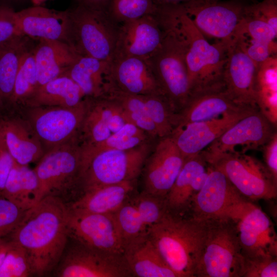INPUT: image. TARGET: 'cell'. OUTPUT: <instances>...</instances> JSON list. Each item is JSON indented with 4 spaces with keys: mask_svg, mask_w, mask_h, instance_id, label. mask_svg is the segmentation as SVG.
I'll list each match as a JSON object with an SVG mask.
<instances>
[{
    "mask_svg": "<svg viewBox=\"0 0 277 277\" xmlns=\"http://www.w3.org/2000/svg\"><path fill=\"white\" fill-rule=\"evenodd\" d=\"M69 208L57 197L46 196L25 211L10 234L25 250L33 275L50 274L58 265L69 238Z\"/></svg>",
    "mask_w": 277,
    "mask_h": 277,
    "instance_id": "obj_1",
    "label": "cell"
},
{
    "mask_svg": "<svg viewBox=\"0 0 277 277\" xmlns=\"http://www.w3.org/2000/svg\"><path fill=\"white\" fill-rule=\"evenodd\" d=\"M206 220L168 210L147 234L177 277H194L206 233Z\"/></svg>",
    "mask_w": 277,
    "mask_h": 277,
    "instance_id": "obj_2",
    "label": "cell"
},
{
    "mask_svg": "<svg viewBox=\"0 0 277 277\" xmlns=\"http://www.w3.org/2000/svg\"><path fill=\"white\" fill-rule=\"evenodd\" d=\"M156 14L164 28V37L160 46L147 60L164 95L177 113L190 93L187 45L170 6L159 7Z\"/></svg>",
    "mask_w": 277,
    "mask_h": 277,
    "instance_id": "obj_3",
    "label": "cell"
},
{
    "mask_svg": "<svg viewBox=\"0 0 277 277\" xmlns=\"http://www.w3.org/2000/svg\"><path fill=\"white\" fill-rule=\"evenodd\" d=\"M171 7L175 23L187 45L186 61L189 95L224 85L223 73L231 41L210 44L195 26L182 5Z\"/></svg>",
    "mask_w": 277,
    "mask_h": 277,
    "instance_id": "obj_4",
    "label": "cell"
},
{
    "mask_svg": "<svg viewBox=\"0 0 277 277\" xmlns=\"http://www.w3.org/2000/svg\"><path fill=\"white\" fill-rule=\"evenodd\" d=\"M244 263L236 220L230 217L206 220L203 247L194 277H242Z\"/></svg>",
    "mask_w": 277,
    "mask_h": 277,
    "instance_id": "obj_5",
    "label": "cell"
},
{
    "mask_svg": "<svg viewBox=\"0 0 277 277\" xmlns=\"http://www.w3.org/2000/svg\"><path fill=\"white\" fill-rule=\"evenodd\" d=\"M82 148L78 137L44 153L34 170L38 180V202L46 196L73 202L80 191Z\"/></svg>",
    "mask_w": 277,
    "mask_h": 277,
    "instance_id": "obj_6",
    "label": "cell"
},
{
    "mask_svg": "<svg viewBox=\"0 0 277 277\" xmlns=\"http://www.w3.org/2000/svg\"><path fill=\"white\" fill-rule=\"evenodd\" d=\"M67 11L70 21L69 46L81 56L109 63L114 55L120 24L106 11L77 4Z\"/></svg>",
    "mask_w": 277,
    "mask_h": 277,
    "instance_id": "obj_7",
    "label": "cell"
},
{
    "mask_svg": "<svg viewBox=\"0 0 277 277\" xmlns=\"http://www.w3.org/2000/svg\"><path fill=\"white\" fill-rule=\"evenodd\" d=\"M156 142L127 150H105L93 156L81 168V193L94 187L137 180Z\"/></svg>",
    "mask_w": 277,
    "mask_h": 277,
    "instance_id": "obj_8",
    "label": "cell"
},
{
    "mask_svg": "<svg viewBox=\"0 0 277 277\" xmlns=\"http://www.w3.org/2000/svg\"><path fill=\"white\" fill-rule=\"evenodd\" d=\"M204 157L209 165L222 171L248 200L276 197L277 181L265 164L256 158L239 151Z\"/></svg>",
    "mask_w": 277,
    "mask_h": 277,
    "instance_id": "obj_9",
    "label": "cell"
},
{
    "mask_svg": "<svg viewBox=\"0 0 277 277\" xmlns=\"http://www.w3.org/2000/svg\"><path fill=\"white\" fill-rule=\"evenodd\" d=\"M250 203L222 171L209 165L205 183L193 197L188 212L203 220L218 217L237 220Z\"/></svg>",
    "mask_w": 277,
    "mask_h": 277,
    "instance_id": "obj_10",
    "label": "cell"
},
{
    "mask_svg": "<svg viewBox=\"0 0 277 277\" xmlns=\"http://www.w3.org/2000/svg\"><path fill=\"white\" fill-rule=\"evenodd\" d=\"M60 277H125L132 274L123 255L96 250L76 243L64 253L54 270Z\"/></svg>",
    "mask_w": 277,
    "mask_h": 277,
    "instance_id": "obj_11",
    "label": "cell"
},
{
    "mask_svg": "<svg viewBox=\"0 0 277 277\" xmlns=\"http://www.w3.org/2000/svg\"><path fill=\"white\" fill-rule=\"evenodd\" d=\"M69 238L90 248L123 254L125 242L114 213H78L69 209Z\"/></svg>",
    "mask_w": 277,
    "mask_h": 277,
    "instance_id": "obj_12",
    "label": "cell"
},
{
    "mask_svg": "<svg viewBox=\"0 0 277 277\" xmlns=\"http://www.w3.org/2000/svg\"><path fill=\"white\" fill-rule=\"evenodd\" d=\"M245 1L229 0L182 5L193 23L205 36L230 41L242 21Z\"/></svg>",
    "mask_w": 277,
    "mask_h": 277,
    "instance_id": "obj_13",
    "label": "cell"
},
{
    "mask_svg": "<svg viewBox=\"0 0 277 277\" xmlns=\"http://www.w3.org/2000/svg\"><path fill=\"white\" fill-rule=\"evenodd\" d=\"M86 98L74 107H40L30 108L31 126L41 143L50 149L78 137L86 110Z\"/></svg>",
    "mask_w": 277,
    "mask_h": 277,
    "instance_id": "obj_14",
    "label": "cell"
},
{
    "mask_svg": "<svg viewBox=\"0 0 277 277\" xmlns=\"http://www.w3.org/2000/svg\"><path fill=\"white\" fill-rule=\"evenodd\" d=\"M184 161V156L170 136L158 139L142 171L144 192L165 198Z\"/></svg>",
    "mask_w": 277,
    "mask_h": 277,
    "instance_id": "obj_15",
    "label": "cell"
},
{
    "mask_svg": "<svg viewBox=\"0 0 277 277\" xmlns=\"http://www.w3.org/2000/svg\"><path fill=\"white\" fill-rule=\"evenodd\" d=\"M276 126L256 109L240 119L202 151L205 157L226 152L258 149L271 138Z\"/></svg>",
    "mask_w": 277,
    "mask_h": 277,
    "instance_id": "obj_16",
    "label": "cell"
},
{
    "mask_svg": "<svg viewBox=\"0 0 277 277\" xmlns=\"http://www.w3.org/2000/svg\"><path fill=\"white\" fill-rule=\"evenodd\" d=\"M105 78L106 92L112 89L134 95H164L146 58H113Z\"/></svg>",
    "mask_w": 277,
    "mask_h": 277,
    "instance_id": "obj_17",
    "label": "cell"
},
{
    "mask_svg": "<svg viewBox=\"0 0 277 277\" xmlns=\"http://www.w3.org/2000/svg\"><path fill=\"white\" fill-rule=\"evenodd\" d=\"M86 110L78 132L81 146L100 143L128 123L121 106L113 99L104 95L86 97Z\"/></svg>",
    "mask_w": 277,
    "mask_h": 277,
    "instance_id": "obj_18",
    "label": "cell"
},
{
    "mask_svg": "<svg viewBox=\"0 0 277 277\" xmlns=\"http://www.w3.org/2000/svg\"><path fill=\"white\" fill-rule=\"evenodd\" d=\"M164 30L155 14L120 24L114 57L147 58L160 46Z\"/></svg>",
    "mask_w": 277,
    "mask_h": 277,
    "instance_id": "obj_19",
    "label": "cell"
},
{
    "mask_svg": "<svg viewBox=\"0 0 277 277\" xmlns=\"http://www.w3.org/2000/svg\"><path fill=\"white\" fill-rule=\"evenodd\" d=\"M236 222L245 259L266 255L277 256V237L274 225L260 208L251 202Z\"/></svg>",
    "mask_w": 277,
    "mask_h": 277,
    "instance_id": "obj_20",
    "label": "cell"
},
{
    "mask_svg": "<svg viewBox=\"0 0 277 277\" xmlns=\"http://www.w3.org/2000/svg\"><path fill=\"white\" fill-rule=\"evenodd\" d=\"M255 108L235 102L226 91L224 85L212 87L190 94L184 106L176 114L175 129L227 113Z\"/></svg>",
    "mask_w": 277,
    "mask_h": 277,
    "instance_id": "obj_21",
    "label": "cell"
},
{
    "mask_svg": "<svg viewBox=\"0 0 277 277\" xmlns=\"http://www.w3.org/2000/svg\"><path fill=\"white\" fill-rule=\"evenodd\" d=\"M256 109H259L229 112L211 120L190 123L176 128L170 136L185 159L201 153L232 125Z\"/></svg>",
    "mask_w": 277,
    "mask_h": 277,
    "instance_id": "obj_22",
    "label": "cell"
},
{
    "mask_svg": "<svg viewBox=\"0 0 277 277\" xmlns=\"http://www.w3.org/2000/svg\"><path fill=\"white\" fill-rule=\"evenodd\" d=\"M258 67L237 41L232 39L227 51L223 81L228 93L241 105L257 107L255 84Z\"/></svg>",
    "mask_w": 277,
    "mask_h": 277,
    "instance_id": "obj_23",
    "label": "cell"
},
{
    "mask_svg": "<svg viewBox=\"0 0 277 277\" xmlns=\"http://www.w3.org/2000/svg\"><path fill=\"white\" fill-rule=\"evenodd\" d=\"M16 16L22 35L35 42L55 40L69 45L70 21L67 10L58 11L33 6L16 11Z\"/></svg>",
    "mask_w": 277,
    "mask_h": 277,
    "instance_id": "obj_24",
    "label": "cell"
},
{
    "mask_svg": "<svg viewBox=\"0 0 277 277\" xmlns=\"http://www.w3.org/2000/svg\"><path fill=\"white\" fill-rule=\"evenodd\" d=\"M208 173L209 164L202 152L185 159L165 197L168 210L179 214L187 213L193 197L203 186Z\"/></svg>",
    "mask_w": 277,
    "mask_h": 277,
    "instance_id": "obj_25",
    "label": "cell"
},
{
    "mask_svg": "<svg viewBox=\"0 0 277 277\" xmlns=\"http://www.w3.org/2000/svg\"><path fill=\"white\" fill-rule=\"evenodd\" d=\"M123 258L132 274L138 277H177L147 233L128 242Z\"/></svg>",
    "mask_w": 277,
    "mask_h": 277,
    "instance_id": "obj_26",
    "label": "cell"
},
{
    "mask_svg": "<svg viewBox=\"0 0 277 277\" xmlns=\"http://www.w3.org/2000/svg\"><path fill=\"white\" fill-rule=\"evenodd\" d=\"M277 32L246 10L244 17L233 37L246 53L258 65L276 55Z\"/></svg>",
    "mask_w": 277,
    "mask_h": 277,
    "instance_id": "obj_27",
    "label": "cell"
},
{
    "mask_svg": "<svg viewBox=\"0 0 277 277\" xmlns=\"http://www.w3.org/2000/svg\"><path fill=\"white\" fill-rule=\"evenodd\" d=\"M136 180L90 188L83 191L67 204L70 211L78 213H112L126 201L134 190Z\"/></svg>",
    "mask_w": 277,
    "mask_h": 277,
    "instance_id": "obj_28",
    "label": "cell"
},
{
    "mask_svg": "<svg viewBox=\"0 0 277 277\" xmlns=\"http://www.w3.org/2000/svg\"><path fill=\"white\" fill-rule=\"evenodd\" d=\"M33 54L37 70L38 87L64 74L81 56L68 44L49 39L36 42Z\"/></svg>",
    "mask_w": 277,
    "mask_h": 277,
    "instance_id": "obj_29",
    "label": "cell"
},
{
    "mask_svg": "<svg viewBox=\"0 0 277 277\" xmlns=\"http://www.w3.org/2000/svg\"><path fill=\"white\" fill-rule=\"evenodd\" d=\"M85 98L80 87L65 73L39 86L24 105L74 107L83 104Z\"/></svg>",
    "mask_w": 277,
    "mask_h": 277,
    "instance_id": "obj_30",
    "label": "cell"
},
{
    "mask_svg": "<svg viewBox=\"0 0 277 277\" xmlns=\"http://www.w3.org/2000/svg\"><path fill=\"white\" fill-rule=\"evenodd\" d=\"M0 126L8 150L17 164L28 165L38 161L44 154L42 143L22 122L15 120L1 121Z\"/></svg>",
    "mask_w": 277,
    "mask_h": 277,
    "instance_id": "obj_31",
    "label": "cell"
},
{
    "mask_svg": "<svg viewBox=\"0 0 277 277\" xmlns=\"http://www.w3.org/2000/svg\"><path fill=\"white\" fill-rule=\"evenodd\" d=\"M108 64L92 57L80 56L65 74L80 87L86 97L97 98L106 93Z\"/></svg>",
    "mask_w": 277,
    "mask_h": 277,
    "instance_id": "obj_32",
    "label": "cell"
},
{
    "mask_svg": "<svg viewBox=\"0 0 277 277\" xmlns=\"http://www.w3.org/2000/svg\"><path fill=\"white\" fill-rule=\"evenodd\" d=\"M38 189L34 169L15 161L1 195L26 211L38 202Z\"/></svg>",
    "mask_w": 277,
    "mask_h": 277,
    "instance_id": "obj_33",
    "label": "cell"
},
{
    "mask_svg": "<svg viewBox=\"0 0 277 277\" xmlns=\"http://www.w3.org/2000/svg\"><path fill=\"white\" fill-rule=\"evenodd\" d=\"M255 100L259 110L276 126V55L271 56L258 65L255 84Z\"/></svg>",
    "mask_w": 277,
    "mask_h": 277,
    "instance_id": "obj_34",
    "label": "cell"
},
{
    "mask_svg": "<svg viewBox=\"0 0 277 277\" xmlns=\"http://www.w3.org/2000/svg\"><path fill=\"white\" fill-rule=\"evenodd\" d=\"M35 42L21 35L0 47V103L9 102L22 58Z\"/></svg>",
    "mask_w": 277,
    "mask_h": 277,
    "instance_id": "obj_35",
    "label": "cell"
},
{
    "mask_svg": "<svg viewBox=\"0 0 277 277\" xmlns=\"http://www.w3.org/2000/svg\"><path fill=\"white\" fill-rule=\"evenodd\" d=\"M156 140L134 124L127 123L104 141L95 144L81 146V168L93 156L101 151L129 149Z\"/></svg>",
    "mask_w": 277,
    "mask_h": 277,
    "instance_id": "obj_36",
    "label": "cell"
},
{
    "mask_svg": "<svg viewBox=\"0 0 277 277\" xmlns=\"http://www.w3.org/2000/svg\"><path fill=\"white\" fill-rule=\"evenodd\" d=\"M105 95L120 104L128 122L145 131L153 139H159L155 125L148 113L142 95L131 94L108 89Z\"/></svg>",
    "mask_w": 277,
    "mask_h": 277,
    "instance_id": "obj_37",
    "label": "cell"
},
{
    "mask_svg": "<svg viewBox=\"0 0 277 277\" xmlns=\"http://www.w3.org/2000/svg\"><path fill=\"white\" fill-rule=\"evenodd\" d=\"M35 43L23 55L9 103L24 105L38 87V75L33 54Z\"/></svg>",
    "mask_w": 277,
    "mask_h": 277,
    "instance_id": "obj_38",
    "label": "cell"
},
{
    "mask_svg": "<svg viewBox=\"0 0 277 277\" xmlns=\"http://www.w3.org/2000/svg\"><path fill=\"white\" fill-rule=\"evenodd\" d=\"M159 138L170 136L176 128V112L163 94L142 95Z\"/></svg>",
    "mask_w": 277,
    "mask_h": 277,
    "instance_id": "obj_39",
    "label": "cell"
},
{
    "mask_svg": "<svg viewBox=\"0 0 277 277\" xmlns=\"http://www.w3.org/2000/svg\"><path fill=\"white\" fill-rule=\"evenodd\" d=\"M157 6L152 0H110L107 12L116 23L153 14Z\"/></svg>",
    "mask_w": 277,
    "mask_h": 277,
    "instance_id": "obj_40",
    "label": "cell"
},
{
    "mask_svg": "<svg viewBox=\"0 0 277 277\" xmlns=\"http://www.w3.org/2000/svg\"><path fill=\"white\" fill-rule=\"evenodd\" d=\"M113 213L125 244L147 233V229L132 202L126 201Z\"/></svg>",
    "mask_w": 277,
    "mask_h": 277,
    "instance_id": "obj_41",
    "label": "cell"
},
{
    "mask_svg": "<svg viewBox=\"0 0 277 277\" xmlns=\"http://www.w3.org/2000/svg\"><path fill=\"white\" fill-rule=\"evenodd\" d=\"M9 248L0 266V277H27L33 273L24 249L9 241Z\"/></svg>",
    "mask_w": 277,
    "mask_h": 277,
    "instance_id": "obj_42",
    "label": "cell"
},
{
    "mask_svg": "<svg viewBox=\"0 0 277 277\" xmlns=\"http://www.w3.org/2000/svg\"><path fill=\"white\" fill-rule=\"evenodd\" d=\"M147 230L158 223L168 211L165 198L143 192L132 201Z\"/></svg>",
    "mask_w": 277,
    "mask_h": 277,
    "instance_id": "obj_43",
    "label": "cell"
},
{
    "mask_svg": "<svg viewBox=\"0 0 277 277\" xmlns=\"http://www.w3.org/2000/svg\"><path fill=\"white\" fill-rule=\"evenodd\" d=\"M276 276L277 256L266 255L245 259L242 277Z\"/></svg>",
    "mask_w": 277,
    "mask_h": 277,
    "instance_id": "obj_44",
    "label": "cell"
},
{
    "mask_svg": "<svg viewBox=\"0 0 277 277\" xmlns=\"http://www.w3.org/2000/svg\"><path fill=\"white\" fill-rule=\"evenodd\" d=\"M24 212L15 203L0 195V238L13 231Z\"/></svg>",
    "mask_w": 277,
    "mask_h": 277,
    "instance_id": "obj_45",
    "label": "cell"
},
{
    "mask_svg": "<svg viewBox=\"0 0 277 277\" xmlns=\"http://www.w3.org/2000/svg\"><path fill=\"white\" fill-rule=\"evenodd\" d=\"M14 9L0 3V47L21 35Z\"/></svg>",
    "mask_w": 277,
    "mask_h": 277,
    "instance_id": "obj_46",
    "label": "cell"
},
{
    "mask_svg": "<svg viewBox=\"0 0 277 277\" xmlns=\"http://www.w3.org/2000/svg\"><path fill=\"white\" fill-rule=\"evenodd\" d=\"M246 9L250 14L266 22L277 32V0H263L247 4Z\"/></svg>",
    "mask_w": 277,
    "mask_h": 277,
    "instance_id": "obj_47",
    "label": "cell"
},
{
    "mask_svg": "<svg viewBox=\"0 0 277 277\" xmlns=\"http://www.w3.org/2000/svg\"><path fill=\"white\" fill-rule=\"evenodd\" d=\"M14 163L15 161L8 150L0 126V194L4 189Z\"/></svg>",
    "mask_w": 277,
    "mask_h": 277,
    "instance_id": "obj_48",
    "label": "cell"
},
{
    "mask_svg": "<svg viewBox=\"0 0 277 277\" xmlns=\"http://www.w3.org/2000/svg\"><path fill=\"white\" fill-rule=\"evenodd\" d=\"M264 164L277 181V132L262 147Z\"/></svg>",
    "mask_w": 277,
    "mask_h": 277,
    "instance_id": "obj_49",
    "label": "cell"
},
{
    "mask_svg": "<svg viewBox=\"0 0 277 277\" xmlns=\"http://www.w3.org/2000/svg\"><path fill=\"white\" fill-rule=\"evenodd\" d=\"M76 4L98 11H106L110 0H74Z\"/></svg>",
    "mask_w": 277,
    "mask_h": 277,
    "instance_id": "obj_50",
    "label": "cell"
},
{
    "mask_svg": "<svg viewBox=\"0 0 277 277\" xmlns=\"http://www.w3.org/2000/svg\"><path fill=\"white\" fill-rule=\"evenodd\" d=\"M156 6L184 5L189 4L201 3L204 0H152Z\"/></svg>",
    "mask_w": 277,
    "mask_h": 277,
    "instance_id": "obj_51",
    "label": "cell"
},
{
    "mask_svg": "<svg viewBox=\"0 0 277 277\" xmlns=\"http://www.w3.org/2000/svg\"><path fill=\"white\" fill-rule=\"evenodd\" d=\"M9 241L4 240L0 245V266H1L9 248Z\"/></svg>",
    "mask_w": 277,
    "mask_h": 277,
    "instance_id": "obj_52",
    "label": "cell"
},
{
    "mask_svg": "<svg viewBox=\"0 0 277 277\" xmlns=\"http://www.w3.org/2000/svg\"><path fill=\"white\" fill-rule=\"evenodd\" d=\"M24 0H0V3L9 6L14 8V6L22 3Z\"/></svg>",
    "mask_w": 277,
    "mask_h": 277,
    "instance_id": "obj_53",
    "label": "cell"
},
{
    "mask_svg": "<svg viewBox=\"0 0 277 277\" xmlns=\"http://www.w3.org/2000/svg\"><path fill=\"white\" fill-rule=\"evenodd\" d=\"M34 6H40L47 0H31Z\"/></svg>",
    "mask_w": 277,
    "mask_h": 277,
    "instance_id": "obj_54",
    "label": "cell"
},
{
    "mask_svg": "<svg viewBox=\"0 0 277 277\" xmlns=\"http://www.w3.org/2000/svg\"><path fill=\"white\" fill-rule=\"evenodd\" d=\"M205 1V2H217V1H221V0H204ZM242 1H247V0H242ZM248 1H252L253 2H254V0H248Z\"/></svg>",
    "mask_w": 277,
    "mask_h": 277,
    "instance_id": "obj_55",
    "label": "cell"
},
{
    "mask_svg": "<svg viewBox=\"0 0 277 277\" xmlns=\"http://www.w3.org/2000/svg\"><path fill=\"white\" fill-rule=\"evenodd\" d=\"M3 241H4V239H3V238H0V245L2 244V243L3 242Z\"/></svg>",
    "mask_w": 277,
    "mask_h": 277,
    "instance_id": "obj_56",
    "label": "cell"
},
{
    "mask_svg": "<svg viewBox=\"0 0 277 277\" xmlns=\"http://www.w3.org/2000/svg\"><path fill=\"white\" fill-rule=\"evenodd\" d=\"M1 195V194H0Z\"/></svg>",
    "mask_w": 277,
    "mask_h": 277,
    "instance_id": "obj_57",
    "label": "cell"
}]
</instances>
